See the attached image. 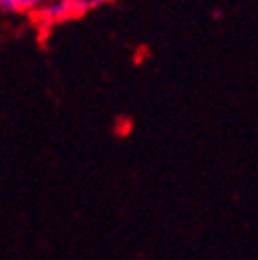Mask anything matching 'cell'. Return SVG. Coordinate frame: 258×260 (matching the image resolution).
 I'll return each mask as SVG.
<instances>
[{
    "mask_svg": "<svg viewBox=\"0 0 258 260\" xmlns=\"http://www.w3.org/2000/svg\"><path fill=\"white\" fill-rule=\"evenodd\" d=\"M49 3V0H11V7L13 11H41L45 5Z\"/></svg>",
    "mask_w": 258,
    "mask_h": 260,
    "instance_id": "1",
    "label": "cell"
},
{
    "mask_svg": "<svg viewBox=\"0 0 258 260\" xmlns=\"http://www.w3.org/2000/svg\"><path fill=\"white\" fill-rule=\"evenodd\" d=\"M0 11H13L11 0H0Z\"/></svg>",
    "mask_w": 258,
    "mask_h": 260,
    "instance_id": "2",
    "label": "cell"
}]
</instances>
